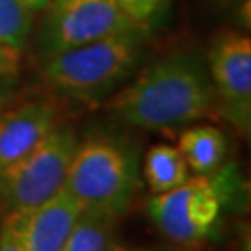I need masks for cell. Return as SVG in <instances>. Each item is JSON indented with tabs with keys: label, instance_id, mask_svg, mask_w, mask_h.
Segmentation results:
<instances>
[{
	"label": "cell",
	"instance_id": "13",
	"mask_svg": "<svg viewBox=\"0 0 251 251\" xmlns=\"http://www.w3.org/2000/svg\"><path fill=\"white\" fill-rule=\"evenodd\" d=\"M116 222L108 216L82 212L62 251H112L117 246Z\"/></svg>",
	"mask_w": 251,
	"mask_h": 251
},
{
	"label": "cell",
	"instance_id": "14",
	"mask_svg": "<svg viewBox=\"0 0 251 251\" xmlns=\"http://www.w3.org/2000/svg\"><path fill=\"white\" fill-rule=\"evenodd\" d=\"M116 2H119V4H121V6H123V8H125L138 23H140V26L142 28L149 30V28L152 26V21L149 19V15H147V11H145L142 0H116Z\"/></svg>",
	"mask_w": 251,
	"mask_h": 251
},
{
	"label": "cell",
	"instance_id": "10",
	"mask_svg": "<svg viewBox=\"0 0 251 251\" xmlns=\"http://www.w3.org/2000/svg\"><path fill=\"white\" fill-rule=\"evenodd\" d=\"M177 149L194 175H212L222 170L227 156L225 134L212 125H194L179 134Z\"/></svg>",
	"mask_w": 251,
	"mask_h": 251
},
{
	"label": "cell",
	"instance_id": "9",
	"mask_svg": "<svg viewBox=\"0 0 251 251\" xmlns=\"http://www.w3.org/2000/svg\"><path fill=\"white\" fill-rule=\"evenodd\" d=\"M58 125V110L49 100H28L2 112L0 171L41 144Z\"/></svg>",
	"mask_w": 251,
	"mask_h": 251
},
{
	"label": "cell",
	"instance_id": "11",
	"mask_svg": "<svg viewBox=\"0 0 251 251\" xmlns=\"http://www.w3.org/2000/svg\"><path fill=\"white\" fill-rule=\"evenodd\" d=\"M190 170L177 147L156 144L149 147L144 158V179L151 194H164L184 184L190 179Z\"/></svg>",
	"mask_w": 251,
	"mask_h": 251
},
{
	"label": "cell",
	"instance_id": "3",
	"mask_svg": "<svg viewBox=\"0 0 251 251\" xmlns=\"http://www.w3.org/2000/svg\"><path fill=\"white\" fill-rule=\"evenodd\" d=\"M145 32L104 37L43 58L45 82L67 99L97 102L110 97L134 73Z\"/></svg>",
	"mask_w": 251,
	"mask_h": 251
},
{
	"label": "cell",
	"instance_id": "17",
	"mask_svg": "<svg viewBox=\"0 0 251 251\" xmlns=\"http://www.w3.org/2000/svg\"><path fill=\"white\" fill-rule=\"evenodd\" d=\"M142 4H144V8H145V11H147V15H149V19L152 21V25H154V23L164 15V11L168 8L170 0H142Z\"/></svg>",
	"mask_w": 251,
	"mask_h": 251
},
{
	"label": "cell",
	"instance_id": "8",
	"mask_svg": "<svg viewBox=\"0 0 251 251\" xmlns=\"http://www.w3.org/2000/svg\"><path fill=\"white\" fill-rule=\"evenodd\" d=\"M80 214L78 203L62 188L39 205L6 212L4 222L23 251H62Z\"/></svg>",
	"mask_w": 251,
	"mask_h": 251
},
{
	"label": "cell",
	"instance_id": "2",
	"mask_svg": "<svg viewBox=\"0 0 251 251\" xmlns=\"http://www.w3.org/2000/svg\"><path fill=\"white\" fill-rule=\"evenodd\" d=\"M140 188V162L130 144L112 136L78 142L63 190L82 212L121 218Z\"/></svg>",
	"mask_w": 251,
	"mask_h": 251
},
{
	"label": "cell",
	"instance_id": "18",
	"mask_svg": "<svg viewBox=\"0 0 251 251\" xmlns=\"http://www.w3.org/2000/svg\"><path fill=\"white\" fill-rule=\"evenodd\" d=\"M112 251H145V250H136V248H125V246H119V244H117V246Z\"/></svg>",
	"mask_w": 251,
	"mask_h": 251
},
{
	"label": "cell",
	"instance_id": "4",
	"mask_svg": "<svg viewBox=\"0 0 251 251\" xmlns=\"http://www.w3.org/2000/svg\"><path fill=\"white\" fill-rule=\"evenodd\" d=\"M231 184L233 175L229 170L194 175L177 188L154 194L147 201V212L168 240L184 248H198L214 234Z\"/></svg>",
	"mask_w": 251,
	"mask_h": 251
},
{
	"label": "cell",
	"instance_id": "19",
	"mask_svg": "<svg viewBox=\"0 0 251 251\" xmlns=\"http://www.w3.org/2000/svg\"><path fill=\"white\" fill-rule=\"evenodd\" d=\"M4 214H6V212H4V208H2V205H0V225H2V220H4Z\"/></svg>",
	"mask_w": 251,
	"mask_h": 251
},
{
	"label": "cell",
	"instance_id": "5",
	"mask_svg": "<svg viewBox=\"0 0 251 251\" xmlns=\"http://www.w3.org/2000/svg\"><path fill=\"white\" fill-rule=\"evenodd\" d=\"M78 138L58 125L39 145L0 171V205L4 210L36 206L52 198L65 184Z\"/></svg>",
	"mask_w": 251,
	"mask_h": 251
},
{
	"label": "cell",
	"instance_id": "6",
	"mask_svg": "<svg viewBox=\"0 0 251 251\" xmlns=\"http://www.w3.org/2000/svg\"><path fill=\"white\" fill-rule=\"evenodd\" d=\"M147 32L116 0H49L39 47L45 56L104 37Z\"/></svg>",
	"mask_w": 251,
	"mask_h": 251
},
{
	"label": "cell",
	"instance_id": "12",
	"mask_svg": "<svg viewBox=\"0 0 251 251\" xmlns=\"http://www.w3.org/2000/svg\"><path fill=\"white\" fill-rule=\"evenodd\" d=\"M49 0H0V45L21 52Z\"/></svg>",
	"mask_w": 251,
	"mask_h": 251
},
{
	"label": "cell",
	"instance_id": "1",
	"mask_svg": "<svg viewBox=\"0 0 251 251\" xmlns=\"http://www.w3.org/2000/svg\"><path fill=\"white\" fill-rule=\"evenodd\" d=\"M214 88L206 62L196 52H175L151 63L114 93L108 110L144 130L190 125L214 110Z\"/></svg>",
	"mask_w": 251,
	"mask_h": 251
},
{
	"label": "cell",
	"instance_id": "15",
	"mask_svg": "<svg viewBox=\"0 0 251 251\" xmlns=\"http://www.w3.org/2000/svg\"><path fill=\"white\" fill-rule=\"evenodd\" d=\"M19 63V52L11 50L8 47L0 45V78L8 76L17 69Z\"/></svg>",
	"mask_w": 251,
	"mask_h": 251
},
{
	"label": "cell",
	"instance_id": "16",
	"mask_svg": "<svg viewBox=\"0 0 251 251\" xmlns=\"http://www.w3.org/2000/svg\"><path fill=\"white\" fill-rule=\"evenodd\" d=\"M0 251H23L13 231L9 229V225L4 220H2V225H0Z\"/></svg>",
	"mask_w": 251,
	"mask_h": 251
},
{
	"label": "cell",
	"instance_id": "7",
	"mask_svg": "<svg viewBox=\"0 0 251 251\" xmlns=\"http://www.w3.org/2000/svg\"><path fill=\"white\" fill-rule=\"evenodd\" d=\"M208 75L220 114L240 136L251 132V41L234 30L216 36L208 52Z\"/></svg>",
	"mask_w": 251,
	"mask_h": 251
}]
</instances>
